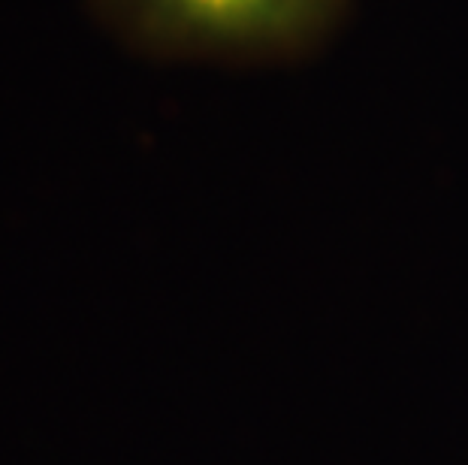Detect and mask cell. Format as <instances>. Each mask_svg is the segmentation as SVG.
Segmentation results:
<instances>
[{
    "mask_svg": "<svg viewBox=\"0 0 468 465\" xmlns=\"http://www.w3.org/2000/svg\"><path fill=\"white\" fill-rule=\"evenodd\" d=\"M112 31L157 58L272 64L324 48L351 0H91Z\"/></svg>",
    "mask_w": 468,
    "mask_h": 465,
    "instance_id": "1",
    "label": "cell"
}]
</instances>
